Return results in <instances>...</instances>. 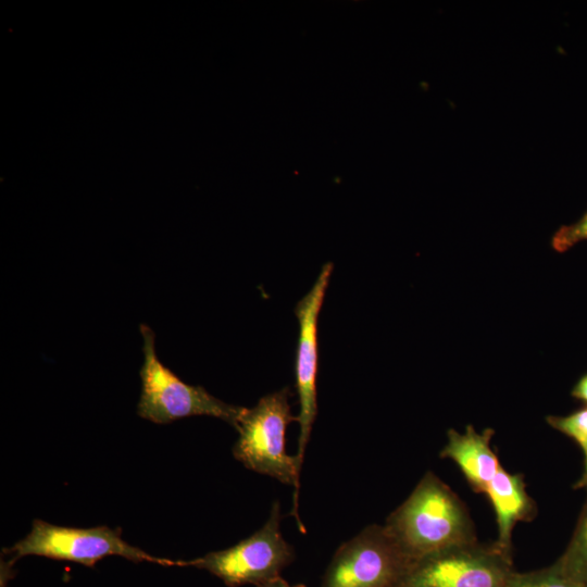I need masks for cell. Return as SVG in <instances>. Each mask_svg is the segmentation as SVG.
<instances>
[{
  "instance_id": "obj_10",
  "label": "cell",
  "mask_w": 587,
  "mask_h": 587,
  "mask_svg": "<svg viewBox=\"0 0 587 587\" xmlns=\"http://www.w3.org/2000/svg\"><path fill=\"white\" fill-rule=\"evenodd\" d=\"M496 513L497 544L511 551L512 534L519 522H529L537 514V505L526 491L522 474H512L502 465L485 492Z\"/></svg>"
},
{
  "instance_id": "obj_3",
  "label": "cell",
  "mask_w": 587,
  "mask_h": 587,
  "mask_svg": "<svg viewBox=\"0 0 587 587\" xmlns=\"http://www.w3.org/2000/svg\"><path fill=\"white\" fill-rule=\"evenodd\" d=\"M140 333L145 360L140 369L139 416L157 424H167L188 416L209 415L237 427L243 407L225 403L203 387L183 382L158 359L153 332L141 324Z\"/></svg>"
},
{
  "instance_id": "obj_4",
  "label": "cell",
  "mask_w": 587,
  "mask_h": 587,
  "mask_svg": "<svg viewBox=\"0 0 587 587\" xmlns=\"http://www.w3.org/2000/svg\"><path fill=\"white\" fill-rule=\"evenodd\" d=\"M3 552L12 555L11 564L26 555L72 561L89 567L110 555H118L137 563L146 561L164 566L179 564V561L153 557L129 545L122 538L120 529L108 526L66 527L42 520H35L29 534L14 546L3 549Z\"/></svg>"
},
{
  "instance_id": "obj_17",
  "label": "cell",
  "mask_w": 587,
  "mask_h": 587,
  "mask_svg": "<svg viewBox=\"0 0 587 587\" xmlns=\"http://www.w3.org/2000/svg\"><path fill=\"white\" fill-rule=\"evenodd\" d=\"M398 587H402V586H398Z\"/></svg>"
},
{
  "instance_id": "obj_8",
  "label": "cell",
  "mask_w": 587,
  "mask_h": 587,
  "mask_svg": "<svg viewBox=\"0 0 587 587\" xmlns=\"http://www.w3.org/2000/svg\"><path fill=\"white\" fill-rule=\"evenodd\" d=\"M332 271V263L323 265L313 287L295 308V314L299 322L295 371L296 388L300 403V411L297 415L300 433L296 458L300 467H302L305 447L317 413V322Z\"/></svg>"
},
{
  "instance_id": "obj_13",
  "label": "cell",
  "mask_w": 587,
  "mask_h": 587,
  "mask_svg": "<svg viewBox=\"0 0 587 587\" xmlns=\"http://www.w3.org/2000/svg\"><path fill=\"white\" fill-rule=\"evenodd\" d=\"M560 559L571 570L587 580V499L579 514L571 541Z\"/></svg>"
},
{
  "instance_id": "obj_9",
  "label": "cell",
  "mask_w": 587,
  "mask_h": 587,
  "mask_svg": "<svg viewBox=\"0 0 587 587\" xmlns=\"http://www.w3.org/2000/svg\"><path fill=\"white\" fill-rule=\"evenodd\" d=\"M495 430L486 428L482 433L472 425H466L464 433L450 428L447 444L440 451V458L453 461L470 487L484 494L501 464L490 446Z\"/></svg>"
},
{
  "instance_id": "obj_1",
  "label": "cell",
  "mask_w": 587,
  "mask_h": 587,
  "mask_svg": "<svg viewBox=\"0 0 587 587\" xmlns=\"http://www.w3.org/2000/svg\"><path fill=\"white\" fill-rule=\"evenodd\" d=\"M384 527L412 563L450 547L477 541L465 504L432 472L421 478Z\"/></svg>"
},
{
  "instance_id": "obj_5",
  "label": "cell",
  "mask_w": 587,
  "mask_h": 587,
  "mask_svg": "<svg viewBox=\"0 0 587 587\" xmlns=\"http://www.w3.org/2000/svg\"><path fill=\"white\" fill-rule=\"evenodd\" d=\"M294 557L292 546L282 535L280 507L275 501L265 524L250 537L230 548L179 561V566L205 570L228 587L258 586L280 576Z\"/></svg>"
},
{
  "instance_id": "obj_12",
  "label": "cell",
  "mask_w": 587,
  "mask_h": 587,
  "mask_svg": "<svg viewBox=\"0 0 587 587\" xmlns=\"http://www.w3.org/2000/svg\"><path fill=\"white\" fill-rule=\"evenodd\" d=\"M546 422L555 430L576 441L582 449L584 454V471L580 478L574 485V488H587V407L567 415H548Z\"/></svg>"
},
{
  "instance_id": "obj_14",
  "label": "cell",
  "mask_w": 587,
  "mask_h": 587,
  "mask_svg": "<svg viewBox=\"0 0 587 587\" xmlns=\"http://www.w3.org/2000/svg\"><path fill=\"white\" fill-rule=\"evenodd\" d=\"M585 240H587V211L575 223L562 225L552 235L550 243L555 252L563 253Z\"/></svg>"
},
{
  "instance_id": "obj_2",
  "label": "cell",
  "mask_w": 587,
  "mask_h": 587,
  "mask_svg": "<svg viewBox=\"0 0 587 587\" xmlns=\"http://www.w3.org/2000/svg\"><path fill=\"white\" fill-rule=\"evenodd\" d=\"M289 394V388L285 387L262 397L253 408H245L236 427L239 437L233 454L247 469L295 488L292 512L300 530L304 532L297 514L301 467L296 455L286 452V428L298 421L290 412Z\"/></svg>"
},
{
  "instance_id": "obj_15",
  "label": "cell",
  "mask_w": 587,
  "mask_h": 587,
  "mask_svg": "<svg viewBox=\"0 0 587 587\" xmlns=\"http://www.w3.org/2000/svg\"><path fill=\"white\" fill-rule=\"evenodd\" d=\"M571 396L587 407V373L578 378L572 388Z\"/></svg>"
},
{
  "instance_id": "obj_7",
  "label": "cell",
  "mask_w": 587,
  "mask_h": 587,
  "mask_svg": "<svg viewBox=\"0 0 587 587\" xmlns=\"http://www.w3.org/2000/svg\"><path fill=\"white\" fill-rule=\"evenodd\" d=\"M411 564L384 525H370L337 549L321 587H398Z\"/></svg>"
},
{
  "instance_id": "obj_6",
  "label": "cell",
  "mask_w": 587,
  "mask_h": 587,
  "mask_svg": "<svg viewBox=\"0 0 587 587\" xmlns=\"http://www.w3.org/2000/svg\"><path fill=\"white\" fill-rule=\"evenodd\" d=\"M515 572L511 551L497 542L450 547L411 564L402 587H508Z\"/></svg>"
},
{
  "instance_id": "obj_11",
  "label": "cell",
  "mask_w": 587,
  "mask_h": 587,
  "mask_svg": "<svg viewBox=\"0 0 587 587\" xmlns=\"http://www.w3.org/2000/svg\"><path fill=\"white\" fill-rule=\"evenodd\" d=\"M508 587H587V580L559 559L539 571L514 573Z\"/></svg>"
},
{
  "instance_id": "obj_16",
  "label": "cell",
  "mask_w": 587,
  "mask_h": 587,
  "mask_svg": "<svg viewBox=\"0 0 587 587\" xmlns=\"http://www.w3.org/2000/svg\"><path fill=\"white\" fill-rule=\"evenodd\" d=\"M255 587H305L302 584L299 585H290L286 579H284L282 576H278L274 579H271L268 582H265L263 584H260Z\"/></svg>"
}]
</instances>
